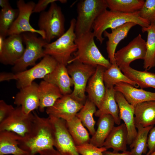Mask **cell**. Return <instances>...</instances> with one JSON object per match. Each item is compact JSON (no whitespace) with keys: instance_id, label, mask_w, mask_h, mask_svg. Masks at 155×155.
<instances>
[{"instance_id":"9c48e42d","label":"cell","mask_w":155,"mask_h":155,"mask_svg":"<svg viewBox=\"0 0 155 155\" xmlns=\"http://www.w3.org/2000/svg\"><path fill=\"white\" fill-rule=\"evenodd\" d=\"M71 77L73 89L71 96L78 101L84 104L87 99L85 95L88 82L94 73L96 67L74 61L67 66Z\"/></svg>"},{"instance_id":"b9f144b4","label":"cell","mask_w":155,"mask_h":155,"mask_svg":"<svg viewBox=\"0 0 155 155\" xmlns=\"http://www.w3.org/2000/svg\"><path fill=\"white\" fill-rule=\"evenodd\" d=\"M10 4L9 1L8 0H0V6L1 8L6 7Z\"/></svg>"},{"instance_id":"9a60e30c","label":"cell","mask_w":155,"mask_h":155,"mask_svg":"<svg viewBox=\"0 0 155 155\" xmlns=\"http://www.w3.org/2000/svg\"><path fill=\"white\" fill-rule=\"evenodd\" d=\"M21 34H13L6 38L0 46V62L14 65L22 55L25 48Z\"/></svg>"},{"instance_id":"8d00e7d4","label":"cell","mask_w":155,"mask_h":155,"mask_svg":"<svg viewBox=\"0 0 155 155\" xmlns=\"http://www.w3.org/2000/svg\"><path fill=\"white\" fill-rule=\"evenodd\" d=\"M77 151L81 155H103L107 149L104 147H98L90 143L76 146Z\"/></svg>"},{"instance_id":"44dd1931","label":"cell","mask_w":155,"mask_h":155,"mask_svg":"<svg viewBox=\"0 0 155 155\" xmlns=\"http://www.w3.org/2000/svg\"><path fill=\"white\" fill-rule=\"evenodd\" d=\"M43 79L58 87L63 95L70 94L72 92V79L68 73L67 66L63 64L58 63L54 69Z\"/></svg>"},{"instance_id":"8fae6325","label":"cell","mask_w":155,"mask_h":155,"mask_svg":"<svg viewBox=\"0 0 155 155\" xmlns=\"http://www.w3.org/2000/svg\"><path fill=\"white\" fill-rule=\"evenodd\" d=\"M36 3L33 1L27 3L23 0L17 1L16 4L19 10L18 16L9 30L7 36L13 34H21L26 32L37 33L44 39V33L39 30L33 28L30 25L29 20L32 13Z\"/></svg>"},{"instance_id":"83f0119b","label":"cell","mask_w":155,"mask_h":155,"mask_svg":"<svg viewBox=\"0 0 155 155\" xmlns=\"http://www.w3.org/2000/svg\"><path fill=\"white\" fill-rule=\"evenodd\" d=\"M120 68L126 76L141 88L152 87L155 89V73L146 70H137L130 66Z\"/></svg>"},{"instance_id":"7bdbcfd3","label":"cell","mask_w":155,"mask_h":155,"mask_svg":"<svg viewBox=\"0 0 155 155\" xmlns=\"http://www.w3.org/2000/svg\"><path fill=\"white\" fill-rule=\"evenodd\" d=\"M149 155H155V151Z\"/></svg>"},{"instance_id":"ba28073f","label":"cell","mask_w":155,"mask_h":155,"mask_svg":"<svg viewBox=\"0 0 155 155\" xmlns=\"http://www.w3.org/2000/svg\"><path fill=\"white\" fill-rule=\"evenodd\" d=\"M65 22L61 8L55 2L51 3L47 11L40 13L38 22V30L44 33V40L47 43L65 33Z\"/></svg>"},{"instance_id":"2e32d148","label":"cell","mask_w":155,"mask_h":155,"mask_svg":"<svg viewBox=\"0 0 155 155\" xmlns=\"http://www.w3.org/2000/svg\"><path fill=\"white\" fill-rule=\"evenodd\" d=\"M115 98L119 108L120 119L123 121L127 128V145H130L137 134L135 120L134 106L128 103L119 92L116 91Z\"/></svg>"},{"instance_id":"277c9868","label":"cell","mask_w":155,"mask_h":155,"mask_svg":"<svg viewBox=\"0 0 155 155\" xmlns=\"http://www.w3.org/2000/svg\"><path fill=\"white\" fill-rule=\"evenodd\" d=\"M76 19H72L66 32L54 41L47 43L44 47L46 55L53 58L58 63L66 66L72 58V55L77 50L75 41L76 38L75 28Z\"/></svg>"},{"instance_id":"ac0fdd59","label":"cell","mask_w":155,"mask_h":155,"mask_svg":"<svg viewBox=\"0 0 155 155\" xmlns=\"http://www.w3.org/2000/svg\"><path fill=\"white\" fill-rule=\"evenodd\" d=\"M106 69L102 66H97L94 73L89 80L86 88V92L88 94V98L98 108L106 92V87L103 75Z\"/></svg>"},{"instance_id":"74e56055","label":"cell","mask_w":155,"mask_h":155,"mask_svg":"<svg viewBox=\"0 0 155 155\" xmlns=\"http://www.w3.org/2000/svg\"><path fill=\"white\" fill-rule=\"evenodd\" d=\"M15 108L12 105L7 104L3 100H0V123L8 117Z\"/></svg>"},{"instance_id":"d590c367","label":"cell","mask_w":155,"mask_h":155,"mask_svg":"<svg viewBox=\"0 0 155 155\" xmlns=\"http://www.w3.org/2000/svg\"><path fill=\"white\" fill-rule=\"evenodd\" d=\"M139 16L150 24L155 21V0H146L139 10Z\"/></svg>"},{"instance_id":"484cf974","label":"cell","mask_w":155,"mask_h":155,"mask_svg":"<svg viewBox=\"0 0 155 155\" xmlns=\"http://www.w3.org/2000/svg\"><path fill=\"white\" fill-rule=\"evenodd\" d=\"M135 125L144 127L155 125V101L145 102L134 106Z\"/></svg>"},{"instance_id":"30bf717a","label":"cell","mask_w":155,"mask_h":155,"mask_svg":"<svg viewBox=\"0 0 155 155\" xmlns=\"http://www.w3.org/2000/svg\"><path fill=\"white\" fill-rule=\"evenodd\" d=\"M53 134L54 146L61 155H79L67 127L66 121L49 115Z\"/></svg>"},{"instance_id":"7c38bea8","label":"cell","mask_w":155,"mask_h":155,"mask_svg":"<svg viewBox=\"0 0 155 155\" xmlns=\"http://www.w3.org/2000/svg\"><path fill=\"white\" fill-rule=\"evenodd\" d=\"M146 50V42L139 34L125 46L115 52L116 64L119 68L129 66L133 61L144 59Z\"/></svg>"},{"instance_id":"4fadbf2b","label":"cell","mask_w":155,"mask_h":155,"mask_svg":"<svg viewBox=\"0 0 155 155\" xmlns=\"http://www.w3.org/2000/svg\"><path fill=\"white\" fill-rule=\"evenodd\" d=\"M32 113L24 114L21 106H18L11 114L0 123V131H7L24 137L31 128L34 119Z\"/></svg>"},{"instance_id":"f1b7e54d","label":"cell","mask_w":155,"mask_h":155,"mask_svg":"<svg viewBox=\"0 0 155 155\" xmlns=\"http://www.w3.org/2000/svg\"><path fill=\"white\" fill-rule=\"evenodd\" d=\"M66 122L68 130L76 146L90 143L91 138L89 133L76 116Z\"/></svg>"},{"instance_id":"ffe728a7","label":"cell","mask_w":155,"mask_h":155,"mask_svg":"<svg viewBox=\"0 0 155 155\" xmlns=\"http://www.w3.org/2000/svg\"><path fill=\"white\" fill-rule=\"evenodd\" d=\"M136 25L134 22H129L111 29V33L106 30L104 32V37L108 38L106 42V49L109 61L111 64H116L114 55L117 45L122 40L127 37L130 29Z\"/></svg>"},{"instance_id":"4316f807","label":"cell","mask_w":155,"mask_h":155,"mask_svg":"<svg viewBox=\"0 0 155 155\" xmlns=\"http://www.w3.org/2000/svg\"><path fill=\"white\" fill-rule=\"evenodd\" d=\"M115 124L114 119L110 115H102L99 117L97 128L90 139V143L98 147L103 144L111 132Z\"/></svg>"},{"instance_id":"d6986e66","label":"cell","mask_w":155,"mask_h":155,"mask_svg":"<svg viewBox=\"0 0 155 155\" xmlns=\"http://www.w3.org/2000/svg\"><path fill=\"white\" fill-rule=\"evenodd\" d=\"M114 88L116 91L123 95L128 103L134 106L145 102L155 101V92L139 89L127 83H117Z\"/></svg>"},{"instance_id":"60d3db41","label":"cell","mask_w":155,"mask_h":155,"mask_svg":"<svg viewBox=\"0 0 155 155\" xmlns=\"http://www.w3.org/2000/svg\"><path fill=\"white\" fill-rule=\"evenodd\" d=\"M103 155H131L129 151H125L121 153L115 152L106 150L103 153Z\"/></svg>"},{"instance_id":"5b68a950","label":"cell","mask_w":155,"mask_h":155,"mask_svg":"<svg viewBox=\"0 0 155 155\" xmlns=\"http://www.w3.org/2000/svg\"><path fill=\"white\" fill-rule=\"evenodd\" d=\"M57 64L52 57L46 55L39 63L29 69L16 73H1L0 81L15 80L16 87L20 90L31 84L35 80L43 79L54 69Z\"/></svg>"},{"instance_id":"d6a6232c","label":"cell","mask_w":155,"mask_h":155,"mask_svg":"<svg viewBox=\"0 0 155 155\" xmlns=\"http://www.w3.org/2000/svg\"><path fill=\"white\" fill-rule=\"evenodd\" d=\"M95 104L88 98L83 107L76 115L92 136L96 131L94 127L96 122L93 115L97 110Z\"/></svg>"},{"instance_id":"cb8c5ba5","label":"cell","mask_w":155,"mask_h":155,"mask_svg":"<svg viewBox=\"0 0 155 155\" xmlns=\"http://www.w3.org/2000/svg\"><path fill=\"white\" fill-rule=\"evenodd\" d=\"M38 91L40 103L39 108L41 112L44 111L45 108L52 106L63 95L58 87L44 80L38 84Z\"/></svg>"},{"instance_id":"8992f818","label":"cell","mask_w":155,"mask_h":155,"mask_svg":"<svg viewBox=\"0 0 155 155\" xmlns=\"http://www.w3.org/2000/svg\"><path fill=\"white\" fill-rule=\"evenodd\" d=\"M106 0H83L77 4L78 16L75 32L76 36L92 32L98 17L108 8Z\"/></svg>"},{"instance_id":"836d02e7","label":"cell","mask_w":155,"mask_h":155,"mask_svg":"<svg viewBox=\"0 0 155 155\" xmlns=\"http://www.w3.org/2000/svg\"><path fill=\"white\" fill-rule=\"evenodd\" d=\"M110 10L124 13L139 11L143 6L144 0H106Z\"/></svg>"},{"instance_id":"f546056e","label":"cell","mask_w":155,"mask_h":155,"mask_svg":"<svg viewBox=\"0 0 155 155\" xmlns=\"http://www.w3.org/2000/svg\"><path fill=\"white\" fill-rule=\"evenodd\" d=\"M103 78L106 88L114 87L116 84L120 82L127 83L135 87L137 85L126 76L116 64H112L109 67L106 69Z\"/></svg>"},{"instance_id":"4dcf8cb0","label":"cell","mask_w":155,"mask_h":155,"mask_svg":"<svg viewBox=\"0 0 155 155\" xmlns=\"http://www.w3.org/2000/svg\"><path fill=\"white\" fill-rule=\"evenodd\" d=\"M143 32L147 33L146 50L143 67L146 70L155 67V28L152 24L148 27L142 28Z\"/></svg>"},{"instance_id":"e575fe53","label":"cell","mask_w":155,"mask_h":155,"mask_svg":"<svg viewBox=\"0 0 155 155\" xmlns=\"http://www.w3.org/2000/svg\"><path fill=\"white\" fill-rule=\"evenodd\" d=\"M18 14V9L13 8L10 4L1 8L0 12V36L6 38L9 30Z\"/></svg>"},{"instance_id":"e0dca14e","label":"cell","mask_w":155,"mask_h":155,"mask_svg":"<svg viewBox=\"0 0 155 155\" xmlns=\"http://www.w3.org/2000/svg\"><path fill=\"white\" fill-rule=\"evenodd\" d=\"M14 103L18 106H21L23 113L26 115L39 108L38 84L34 82L20 89L15 97Z\"/></svg>"},{"instance_id":"6da1fadb","label":"cell","mask_w":155,"mask_h":155,"mask_svg":"<svg viewBox=\"0 0 155 155\" xmlns=\"http://www.w3.org/2000/svg\"><path fill=\"white\" fill-rule=\"evenodd\" d=\"M30 131L19 140L20 147L29 155H61L54 146L52 127L49 117L39 116L33 112Z\"/></svg>"},{"instance_id":"603a6c76","label":"cell","mask_w":155,"mask_h":155,"mask_svg":"<svg viewBox=\"0 0 155 155\" xmlns=\"http://www.w3.org/2000/svg\"><path fill=\"white\" fill-rule=\"evenodd\" d=\"M127 132L124 123L114 126L105 140L103 146L107 150L111 148L113 152L127 151Z\"/></svg>"},{"instance_id":"5bb4252c","label":"cell","mask_w":155,"mask_h":155,"mask_svg":"<svg viewBox=\"0 0 155 155\" xmlns=\"http://www.w3.org/2000/svg\"><path fill=\"white\" fill-rule=\"evenodd\" d=\"M70 95H63L52 106L47 108L48 115L63 119L66 121L73 118L84 106Z\"/></svg>"},{"instance_id":"52a82bcc","label":"cell","mask_w":155,"mask_h":155,"mask_svg":"<svg viewBox=\"0 0 155 155\" xmlns=\"http://www.w3.org/2000/svg\"><path fill=\"white\" fill-rule=\"evenodd\" d=\"M37 34L30 32L21 34L26 47L22 55L13 65V73L22 71L27 70L29 66L35 65L38 59L46 55L44 53V47L47 42L41 36L38 37Z\"/></svg>"},{"instance_id":"7402d4cb","label":"cell","mask_w":155,"mask_h":155,"mask_svg":"<svg viewBox=\"0 0 155 155\" xmlns=\"http://www.w3.org/2000/svg\"><path fill=\"white\" fill-rule=\"evenodd\" d=\"M116 90L114 87L106 88L104 96L98 110L94 114L97 117L106 114L111 115L115 124L119 125L121 124L119 115V109L115 98Z\"/></svg>"},{"instance_id":"3957f363","label":"cell","mask_w":155,"mask_h":155,"mask_svg":"<svg viewBox=\"0 0 155 155\" xmlns=\"http://www.w3.org/2000/svg\"><path fill=\"white\" fill-rule=\"evenodd\" d=\"M93 32L76 36L75 42L77 49L68 65L74 61L96 67L100 65L107 69L111 65L102 55L94 42Z\"/></svg>"},{"instance_id":"f35d334b","label":"cell","mask_w":155,"mask_h":155,"mask_svg":"<svg viewBox=\"0 0 155 155\" xmlns=\"http://www.w3.org/2000/svg\"><path fill=\"white\" fill-rule=\"evenodd\" d=\"M147 143L149 150L146 155H149L155 151V126L153 127L149 132Z\"/></svg>"},{"instance_id":"ee69618b","label":"cell","mask_w":155,"mask_h":155,"mask_svg":"<svg viewBox=\"0 0 155 155\" xmlns=\"http://www.w3.org/2000/svg\"><path fill=\"white\" fill-rule=\"evenodd\" d=\"M151 24H152L154 25V27L155 28V21L153 23H152Z\"/></svg>"},{"instance_id":"ab89813d","label":"cell","mask_w":155,"mask_h":155,"mask_svg":"<svg viewBox=\"0 0 155 155\" xmlns=\"http://www.w3.org/2000/svg\"><path fill=\"white\" fill-rule=\"evenodd\" d=\"M59 0H39L36 4L32 13H41L44 11L47 6L52 3Z\"/></svg>"},{"instance_id":"7a4b0ae2","label":"cell","mask_w":155,"mask_h":155,"mask_svg":"<svg viewBox=\"0 0 155 155\" xmlns=\"http://www.w3.org/2000/svg\"><path fill=\"white\" fill-rule=\"evenodd\" d=\"M129 22H134L142 28L148 27L151 24L140 16L139 11L132 13H124L106 9L95 20L93 32L95 37L101 44L104 39L102 34L107 29L115 28Z\"/></svg>"},{"instance_id":"d4e9b609","label":"cell","mask_w":155,"mask_h":155,"mask_svg":"<svg viewBox=\"0 0 155 155\" xmlns=\"http://www.w3.org/2000/svg\"><path fill=\"white\" fill-rule=\"evenodd\" d=\"M22 137L10 131H0V155H29L19 145Z\"/></svg>"},{"instance_id":"1f68e13d","label":"cell","mask_w":155,"mask_h":155,"mask_svg":"<svg viewBox=\"0 0 155 155\" xmlns=\"http://www.w3.org/2000/svg\"><path fill=\"white\" fill-rule=\"evenodd\" d=\"M135 126L137 129V134L134 140L129 145L131 150L129 152L131 155H142L147 152L148 135L154 126L146 127L140 125Z\"/></svg>"}]
</instances>
